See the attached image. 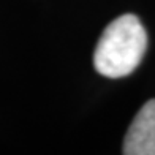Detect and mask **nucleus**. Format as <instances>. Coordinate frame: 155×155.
<instances>
[{"mask_svg":"<svg viewBox=\"0 0 155 155\" xmlns=\"http://www.w3.org/2000/svg\"><path fill=\"white\" fill-rule=\"evenodd\" d=\"M147 49V33L135 15L114 19L103 30L94 52V67L106 78H124L136 70Z\"/></svg>","mask_w":155,"mask_h":155,"instance_id":"f257e3e1","label":"nucleus"},{"mask_svg":"<svg viewBox=\"0 0 155 155\" xmlns=\"http://www.w3.org/2000/svg\"><path fill=\"white\" fill-rule=\"evenodd\" d=\"M125 155H155V98L139 109L124 139Z\"/></svg>","mask_w":155,"mask_h":155,"instance_id":"f03ea898","label":"nucleus"}]
</instances>
